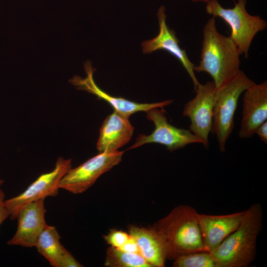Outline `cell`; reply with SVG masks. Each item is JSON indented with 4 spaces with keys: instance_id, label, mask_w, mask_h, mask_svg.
I'll use <instances>...</instances> for the list:
<instances>
[{
    "instance_id": "17",
    "label": "cell",
    "mask_w": 267,
    "mask_h": 267,
    "mask_svg": "<svg viewBox=\"0 0 267 267\" xmlns=\"http://www.w3.org/2000/svg\"><path fill=\"white\" fill-rule=\"evenodd\" d=\"M56 227L46 224L35 245L38 252L53 267H60L65 248Z\"/></svg>"
},
{
    "instance_id": "18",
    "label": "cell",
    "mask_w": 267,
    "mask_h": 267,
    "mask_svg": "<svg viewBox=\"0 0 267 267\" xmlns=\"http://www.w3.org/2000/svg\"><path fill=\"white\" fill-rule=\"evenodd\" d=\"M104 265L108 267H152L139 254L112 247L106 250Z\"/></svg>"
},
{
    "instance_id": "21",
    "label": "cell",
    "mask_w": 267,
    "mask_h": 267,
    "mask_svg": "<svg viewBox=\"0 0 267 267\" xmlns=\"http://www.w3.org/2000/svg\"><path fill=\"white\" fill-rule=\"evenodd\" d=\"M81 264L73 255L65 248L64 250L60 267H82Z\"/></svg>"
},
{
    "instance_id": "22",
    "label": "cell",
    "mask_w": 267,
    "mask_h": 267,
    "mask_svg": "<svg viewBox=\"0 0 267 267\" xmlns=\"http://www.w3.org/2000/svg\"><path fill=\"white\" fill-rule=\"evenodd\" d=\"M4 197L3 191L0 189V226L4 221L9 217V213L4 205Z\"/></svg>"
},
{
    "instance_id": "11",
    "label": "cell",
    "mask_w": 267,
    "mask_h": 267,
    "mask_svg": "<svg viewBox=\"0 0 267 267\" xmlns=\"http://www.w3.org/2000/svg\"><path fill=\"white\" fill-rule=\"evenodd\" d=\"M267 120V82L265 81L255 83L244 91L239 137H252L257 128Z\"/></svg>"
},
{
    "instance_id": "7",
    "label": "cell",
    "mask_w": 267,
    "mask_h": 267,
    "mask_svg": "<svg viewBox=\"0 0 267 267\" xmlns=\"http://www.w3.org/2000/svg\"><path fill=\"white\" fill-rule=\"evenodd\" d=\"M71 159L59 157L54 169L41 175L22 193L4 200V205L9 213L10 219H16L21 210L28 204L48 196H55L59 192L61 178L72 168Z\"/></svg>"
},
{
    "instance_id": "14",
    "label": "cell",
    "mask_w": 267,
    "mask_h": 267,
    "mask_svg": "<svg viewBox=\"0 0 267 267\" xmlns=\"http://www.w3.org/2000/svg\"><path fill=\"white\" fill-rule=\"evenodd\" d=\"M245 210L229 214H198V222L205 249L210 252L218 247L240 223Z\"/></svg>"
},
{
    "instance_id": "3",
    "label": "cell",
    "mask_w": 267,
    "mask_h": 267,
    "mask_svg": "<svg viewBox=\"0 0 267 267\" xmlns=\"http://www.w3.org/2000/svg\"><path fill=\"white\" fill-rule=\"evenodd\" d=\"M203 34L201 60L194 71L209 74L218 88L240 71V55L230 37L218 32L215 17L207 22Z\"/></svg>"
},
{
    "instance_id": "1",
    "label": "cell",
    "mask_w": 267,
    "mask_h": 267,
    "mask_svg": "<svg viewBox=\"0 0 267 267\" xmlns=\"http://www.w3.org/2000/svg\"><path fill=\"white\" fill-rule=\"evenodd\" d=\"M198 214L190 206L179 205L151 226L164 244L167 259L174 260L184 254L207 251L203 244Z\"/></svg>"
},
{
    "instance_id": "2",
    "label": "cell",
    "mask_w": 267,
    "mask_h": 267,
    "mask_svg": "<svg viewBox=\"0 0 267 267\" xmlns=\"http://www.w3.org/2000/svg\"><path fill=\"white\" fill-rule=\"evenodd\" d=\"M262 220L263 210L260 204L254 203L245 210L237 228L209 252L217 267H246L254 261Z\"/></svg>"
},
{
    "instance_id": "5",
    "label": "cell",
    "mask_w": 267,
    "mask_h": 267,
    "mask_svg": "<svg viewBox=\"0 0 267 267\" xmlns=\"http://www.w3.org/2000/svg\"><path fill=\"white\" fill-rule=\"evenodd\" d=\"M246 0H237L233 8L223 7L218 0H209L206 11L213 17H219L231 28L230 38L235 43L240 55L248 56L252 42L259 32L264 30L267 22L259 16L250 14L246 8Z\"/></svg>"
},
{
    "instance_id": "24",
    "label": "cell",
    "mask_w": 267,
    "mask_h": 267,
    "mask_svg": "<svg viewBox=\"0 0 267 267\" xmlns=\"http://www.w3.org/2000/svg\"><path fill=\"white\" fill-rule=\"evenodd\" d=\"M255 134H257L260 139L265 143H267V121L263 123L257 128Z\"/></svg>"
},
{
    "instance_id": "19",
    "label": "cell",
    "mask_w": 267,
    "mask_h": 267,
    "mask_svg": "<svg viewBox=\"0 0 267 267\" xmlns=\"http://www.w3.org/2000/svg\"><path fill=\"white\" fill-rule=\"evenodd\" d=\"M174 267H217L209 252L200 251L184 254L173 260Z\"/></svg>"
},
{
    "instance_id": "12",
    "label": "cell",
    "mask_w": 267,
    "mask_h": 267,
    "mask_svg": "<svg viewBox=\"0 0 267 267\" xmlns=\"http://www.w3.org/2000/svg\"><path fill=\"white\" fill-rule=\"evenodd\" d=\"M165 7L161 6L157 12L159 32L155 38L142 43V52L151 53L159 50H164L175 57L182 64L190 77L195 90L200 84L194 71L195 65L188 58L184 49L179 45V41L173 30L170 29L166 23Z\"/></svg>"
},
{
    "instance_id": "4",
    "label": "cell",
    "mask_w": 267,
    "mask_h": 267,
    "mask_svg": "<svg viewBox=\"0 0 267 267\" xmlns=\"http://www.w3.org/2000/svg\"><path fill=\"white\" fill-rule=\"evenodd\" d=\"M255 83L241 70L235 76L216 88L211 132L216 136L221 152L225 151L226 143L234 127V115L241 94Z\"/></svg>"
},
{
    "instance_id": "10",
    "label": "cell",
    "mask_w": 267,
    "mask_h": 267,
    "mask_svg": "<svg viewBox=\"0 0 267 267\" xmlns=\"http://www.w3.org/2000/svg\"><path fill=\"white\" fill-rule=\"evenodd\" d=\"M84 68L87 76L83 78L78 76H75L69 80V82L78 89L87 91L96 96L98 98L102 99L111 106L114 110L122 114L130 116L138 112L144 111L155 107L163 108L171 104L173 100H167L162 102L154 103H137L131 101L122 97H116L111 95L99 88L93 79V68L90 61L85 63Z\"/></svg>"
},
{
    "instance_id": "16",
    "label": "cell",
    "mask_w": 267,
    "mask_h": 267,
    "mask_svg": "<svg viewBox=\"0 0 267 267\" xmlns=\"http://www.w3.org/2000/svg\"><path fill=\"white\" fill-rule=\"evenodd\" d=\"M129 233L136 243L139 254L152 267H163L167 259L164 244L152 227L130 225Z\"/></svg>"
},
{
    "instance_id": "25",
    "label": "cell",
    "mask_w": 267,
    "mask_h": 267,
    "mask_svg": "<svg viewBox=\"0 0 267 267\" xmlns=\"http://www.w3.org/2000/svg\"><path fill=\"white\" fill-rule=\"evenodd\" d=\"M191 0L194 2L202 1V2L207 3L209 0Z\"/></svg>"
},
{
    "instance_id": "6",
    "label": "cell",
    "mask_w": 267,
    "mask_h": 267,
    "mask_svg": "<svg viewBox=\"0 0 267 267\" xmlns=\"http://www.w3.org/2000/svg\"><path fill=\"white\" fill-rule=\"evenodd\" d=\"M124 151L103 152L82 164L70 168L61 178L60 188L73 194L82 193L89 188L103 174L122 161Z\"/></svg>"
},
{
    "instance_id": "8",
    "label": "cell",
    "mask_w": 267,
    "mask_h": 267,
    "mask_svg": "<svg viewBox=\"0 0 267 267\" xmlns=\"http://www.w3.org/2000/svg\"><path fill=\"white\" fill-rule=\"evenodd\" d=\"M146 118L155 126L149 135L139 134L135 143L128 149H133L147 143H158L173 151L192 143H201L200 140L189 130L178 128L170 124L163 108L155 107L147 111Z\"/></svg>"
},
{
    "instance_id": "9",
    "label": "cell",
    "mask_w": 267,
    "mask_h": 267,
    "mask_svg": "<svg viewBox=\"0 0 267 267\" xmlns=\"http://www.w3.org/2000/svg\"><path fill=\"white\" fill-rule=\"evenodd\" d=\"M216 90L213 81L200 83L195 89V96L186 103L182 112L190 120L189 130L206 148L209 146L208 137L212 130Z\"/></svg>"
},
{
    "instance_id": "23",
    "label": "cell",
    "mask_w": 267,
    "mask_h": 267,
    "mask_svg": "<svg viewBox=\"0 0 267 267\" xmlns=\"http://www.w3.org/2000/svg\"><path fill=\"white\" fill-rule=\"evenodd\" d=\"M119 249L129 253L139 254L138 246L132 237Z\"/></svg>"
},
{
    "instance_id": "15",
    "label": "cell",
    "mask_w": 267,
    "mask_h": 267,
    "mask_svg": "<svg viewBox=\"0 0 267 267\" xmlns=\"http://www.w3.org/2000/svg\"><path fill=\"white\" fill-rule=\"evenodd\" d=\"M129 118L115 110L105 118L96 143L99 152L118 151L129 142L134 131Z\"/></svg>"
},
{
    "instance_id": "13",
    "label": "cell",
    "mask_w": 267,
    "mask_h": 267,
    "mask_svg": "<svg viewBox=\"0 0 267 267\" xmlns=\"http://www.w3.org/2000/svg\"><path fill=\"white\" fill-rule=\"evenodd\" d=\"M44 199L31 202L24 206L17 217V227L9 245L35 247L37 240L46 225Z\"/></svg>"
},
{
    "instance_id": "26",
    "label": "cell",
    "mask_w": 267,
    "mask_h": 267,
    "mask_svg": "<svg viewBox=\"0 0 267 267\" xmlns=\"http://www.w3.org/2000/svg\"><path fill=\"white\" fill-rule=\"evenodd\" d=\"M3 183V180L0 179V186Z\"/></svg>"
},
{
    "instance_id": "20",
    "label": "cell",
    "mask_w": 267,
    "mask_h": 267,
    "mask_svg": "<svg viewBox=\"0 0 267 267\" xmlns=\"http://www.w3.org/2000/svg\"><path fill=\"white\" fill-rule=\"evenodd\" d=\"M131 237L129 232L116 229H111L104 236V240L110 247L118 249L123 246Z\"/></svg>"
}]
</instances>
